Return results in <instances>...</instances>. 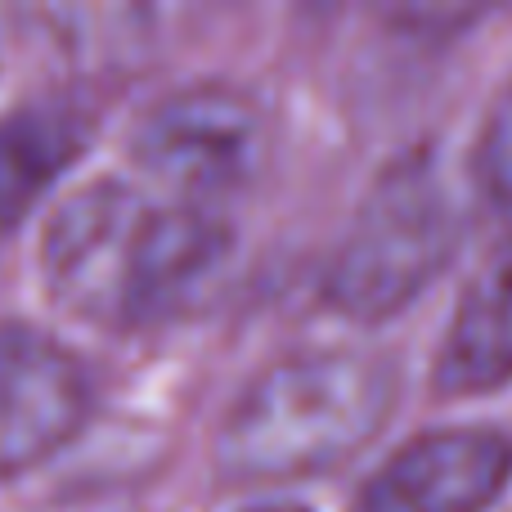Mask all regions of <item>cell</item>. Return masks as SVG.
Wrapping results in <instances>:
<instances>
[{"label":"cell","instance_id":"1","mask_svg":"<svg viewBox=\"0 0 512 512\" xmlns=\"http://www.w3.org/2000/svg\"><path fill=\"white\" fill-rule=\"evenodd\" d=\"M230 225L203 203H162L126 180L81 185L41 230V274L68 315L135 333L167 324L230 256Z\"/></svg>","mask_w":512,"mask_h":512},{"label":"cell","instance_id":"2","mask_svg":"<svg viewBox=\"0 0 512 512\" xmlns=\"http://www.w3.org/2000/svg\"><path fill=\"white\" fill-rule=\"evenodd\" d=\"M396 409V369L351 346H315L270 360L234 396L212 459L225 481L270 486L351 463Z\"/></svg>","mask_w":512,"mask_h":512},{"label":"cell","instance_id":"3","mask_svg":"<svg viewBox=\"0 0 512 512\" xmlns=\"http://www.w3.org/2000/svg\"><path fill=\"white\" fill-rule=\"evenodd\" d=\"M463 216L432 149L391 158L364 189L324 270V301L355 324L391 319L450 265Z\"/></svg>","mask_w":512,"mask_h":512},{"label":"cell","instance_id":"4","mask_svg":"<svg viewBox=\"0 0 512 512\" xmlns=\"http://www.w3.org/2000/svg\"><path fill=\"white\" fill-rule=\"evenodd\" d=\"M270 117L230 81H194L153 99L131 131V158L185 203L243 194L270 167ZM207 207V203H203Z\"/></svg>","mask_w":512,"mask_h":512},{"label":"cell","instance_id":"5","mask_svg":"<svg viewBox=\"0 0 512 512\" xmlns=\"http://www.w3.org/2000/svg\"><path fill=\"white\" fill-rule=\"evenodd\" d=\"M90 373L68 342L36 324H0V477L45 463L90 414Z\"/></svg>","mask_w":512,"mask_h":512},{"label":"cell","instance_id":"6","mask_svg":"<svg viewBox=\"0 0 512 512\" xmlns=\"http://www.w3.org/2000/svg\"><path fill=\"white\" fill-rule=\"evenodd\" d=\"M512 486V436L432 427L400 441L355 490V512H490Z\"/></svg>","mask_w":512,"mask_h":512},{"label":"cell","instance_id":"7","mask_svg":"<svg viewBox=\"0 0 512 512\" xmlns=\"http://www.w3.org/2000/svg\"><path fill=\"white\" fill-rule=\"evenodd\" d=\"M512 382V234L468 279L436 346L432 387L441 396H486Z\"/></svg>","mask_w":512,"mask_h":512},{"label":"cell","instance_id":"8","mask_svg":"<svg viewBox=\"0 0 512 512\" xmlns=\"http://www.w3.org/2000/svg\"><path fill=\"white\" fill-rule=\"evenodd\" d=\"M81 140V122L59 104H23L0 117V234L68 171Z\"/></svg>","mask_w":512,"mask_h":512},{"label":"cell","instance_id":"9","mask_svg":"<svg viewBox=\"0 0 512 512\" xmlns=\"http://www.w3.org/2000/svg\"><path fill=\"white\" fill-rule=\"evenodd\" d=\"M472 176L490 207L512 212V77L486 108V122L472 144Z\"/></svg>","mask_w":512,"mask_h":512},{"label":"cell","instance_id":"10","mask_svg":"<svg viewBox=\"0 0 512 512\" xmlns=\"http://www.w3.org/2000/svg\"><path fill=\"white\" fill-rule=\"evenodd\" d=\"M243 512H310L301 504H256V508H243Z\"/></svg>","mask_w":512,"mask_h":512}]
</instances>
